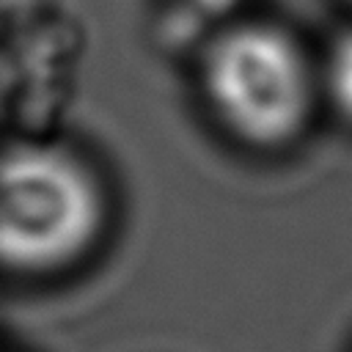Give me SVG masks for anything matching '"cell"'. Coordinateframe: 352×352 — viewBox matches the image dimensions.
Instances as JSON below:
<instances>
[{
	"label": "cell",
	"instance_id": "cell-1",
	"mask_svg": "<svg viewBox=\"0 0 352 352\" xmlns=\"http://www.w3.org/2000/svg\"><path fill=\"white\" fill-rule=\"evenodd\" d=\"M104 220L102 190L82 160L47 143L0 154V267L52 272L80 258Z\"/></svg>",
	"mask_w": 352,
	"mask_h": 352
},
{
	"label": "cell",
	"instance_id": "cell-2",
	"mask_svg": "<svg viewBox=\"0 0 352 352\" xmlns=\"http://www.w3.org/2000/svg\"><path fill=\"white\" fill-rule=\"evenodd\" d=\"M204 91L217 118L256 148L289 143L311 110V74L300 47L261 22L228 28L209 44Z\"/></svg>",
	"mask_w": 352,
	"mask_h": 352
},
{
	"label": "cell",
	"instance_id": "cell-3",
	"mask_svg": "<svg viewBox=\"0 0 352 352\" xmlns=\"http://www.w3.org/2000/svg\"><path fill=\"white\" fill-rule=\"evenodd\" d=\"M324 88L330 94L333 107L346 121H352V30L341 33L327 55Z\"/></svg>",
	"mask_w": 352,
	"mask_h": 352
},
{
	"label": "cell",
	"instance_id": "cell-4",
	"mask_svg": "<svg viewBox=\"0 0 352 352\" xmlns=\"http://www.w3.org/2000/svg\"><path fill=\"white\" fill-rule=\"evenodd\" d=\"M192 11L198 14H206V16H220V14H228L239 0H184Z\"/></svg>",
	"mask_w": 352,
	"mask_h": 352
}]
</instances>
